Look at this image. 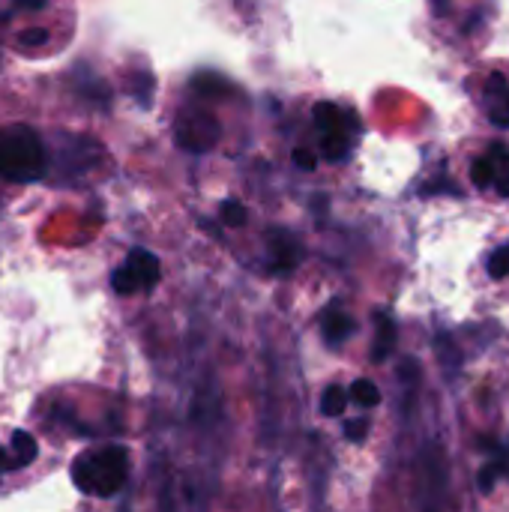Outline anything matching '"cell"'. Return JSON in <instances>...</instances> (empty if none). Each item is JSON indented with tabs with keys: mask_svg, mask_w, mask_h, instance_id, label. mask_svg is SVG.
Wrapping results in <instances>:
<instances>
[{
	"mask_svg": "<svg viewBox=\"0 0 509 512\" xmlns=\"http://www.w3.org/2000/svg\"><path fill=\"white\" fill-rule=\"evenodd\" d=\"M492 159L489 156H483V159H477L474 165H471V180L480 186V189H486V186H492Z\"/></svg>",
	"mask_w": 509,
	"mask_h": 512,
	"instance_id": "cell-14",
	"label": "cell"
},
{
	"mask_svg": "<svg viewBox=\"0 0 509 512\" xmlns=\"http://www.w3.org/2000/svg\"><path fill=\"white\" fill-rule=\"evenodd\" d=\"M366 432H369V423H366V420H354V423L345 426V435H348L351 441H363Z\"/></svg>",
	"mask_w": 509,
	"mask_h": 512,
	"instance_id": "cell-17",
	"label": "cell"
},
{
	"mask_svg": "<svg viewBox=\"0 0 509 512\" xmlns=\"http://www.w3.org/2000/svg\"><path fill=\"white\" fill-rule=\"evenodd\" d=\"M9 471H18V468H27V465H33L36 462V441H33V435H27V432H15L12 435V441H9Z\"/></svg>",
	"mask_w": 509,
	"mask_h": 512,
	"instance_id": "cell-7",
	"label": "cell"
},
{
	"mask_svg": "<svg viewBox=\"0 0 509 512\" xmlns=\"http://www.w3.org/2000/svg\"><path fill=\"white\" fill-rule=\"evenodd\" d=\"M504 90H507V75H504V72H495V75L489 78V93H492V96H504Z\"/></svg>",
	"mask_w": 509,
	"mask_h": 512,
	"instance_id": "cell-19",
	"label": "cell"
},
{
	"mask_svg": "<svg viewBox=\"0 0 509 512\" xmlns=\"http://www.w3.org/2000/svg\"><path fill=\"white\" fill-rule=\"evenodd\" d=\"M45 39H48L45 30H27V33H21V45H24V48H27V45H30V48H33V45H42Z\"/></svg>",
	"mask_w": 509,
	"mask_h": 512,
	"instance_id": "cell-18",
	"label": "cell"
},
{
	"mask_svg": "<svg viewBox=\"0 0 509 512\" xmlns=\"http://www.w3.org/2000/svg\"><path fill=\"white\" fill-rule=\"evenodd\" d=\"M45 174V150L30 126L0 129V177L12 183H33Z\"/></svg>",
	"mask_w": 509,
	"mask_h": 512,
	"instance_id": "cell-1",
	"label": "cell"
},
{
	"mask_svg": "<svg viewBox=\"0 0 509 512\" xmlns=\"http://www.w3.org/2000/svg\"><path fill=\"white\" fill-rule=\"evenodd\" d=\"M222 222H225L228 228H240V225L246 222V207L237 204V201H225V204H222Z\"/></svg>",
	"mask_w": 509,
	"mask_h": 512,
	"instance_id": "cell-15",
	"label": "cell"
},
{
	"mask_svg": "<svg viewBox=\"0 0 509 512\" xmlns=\"http://www.w3.org/2000/svg\"><path fill=\"white\" fill-rule=\"evenodd\" d=\"M504 474V462H489L483 471H480V477H477V486H480V492L483 495H489L492 489H495V483H498V477Z\"/></svg>",
	"mask_w": 509,
	"mask_h": 512,
	"instance_id": "cell-13",
	"label": "cell"
},
{
	"mask_svg": "<svg viewBox=\"0 0 509 512\" xmlns=\"http://www.w3.org/2000/svg\"><path fill=\"white\" fill-rule=\"evenodd\" d=\"M3 471H9V453L0 447V474H3Z\"/></svg>",
	"mask_w": 509,
	"mask_h": 512,
	"instance_id": "cell-23",
	"label": "cell"
},
{
	"mask_svg": "<svg viewBox=\"0 0 509 512\" xmlns=\"http://www.w3.org/2000/svg\"><path fill=\"white\" fill-rule=\"evenodd\" d=\"M294 159H297V165H300V168H306V171H312V168L318 165L315 153H309V150H297V153H294Z\"/></svg>",
	"mask_w": 509,
	"mask_h": 512,
	"instance_id": "cell-20",
	"label": "cell"
},
{
	"mask_svg": "<svg viewBox=\"0 0 509 512\" xmlns=\"http://www.w3.org/2000/svg\"><path fill=\"white\" fill-rule=\"evenodd\" d=\"M354 330H357V324H354L351 315H345V312H339V309H333V312L324 315V339H327L330 345H342Z\"/></svg>",
	"mask_w": 509,
	"mask_h": 512,
	"instance_id": "cell-8",
	"label": "cell"
},
{
	"mask_svg": "<svg viewBox=\"0 0 509 512\" xmlns=\"http://www.w3.org/2000/svg\"><path fill=\"white\" fill-rule=\"evenodd\" d=\"M15 6H18V9H30V12H36V9H45V6H48V0H15Z\"/></svg>",
	"mask_w": 509,
	"mask_h": 512,
	"instance_id": "cell-22",
	"label": "cell"
},
{
	"mask_svg": "<svg viewBox=\"0 0 509 512\" xmlns=\"http://www.w3.org/2000/svg\"><path fill=\"white\" fill-rule=\"evenodd\" d=\"M267 249H270V267L276 273H291L303 261V246L291 231H282V228L270 231L267 234Z\"/></svg>",
	"mask_w": 509,
	"mask_h": 512,
	"instance_id": "cell-6",
	"label": "cell"
},
{
	"mask_svg": "<svg viewBox=\"0 0 509 512\" xmlns=\"http://www.w3.org/2000/svg\"><path fill=\"white\" fill-rule=\"evenodd\" d=\"M129 474V456L120 447H108L99 453H84L75 468H72V480L81 492L87 495H99V498H111L117 489H123Z\"/></svg>",
	"mask_w": 509,
	"mask_h": 512,
	"instance_id": "cell-2",
	"label": "cell"
},
{
	"mask_svg": "<svg viewBox=\"0 0 509 512\" xmlns=\"http://www.w3.org/2000/svg\"><path fill=\"white\" fill-rule=\"evenodd\" d=\"M509 273V249H498L489 261V276L492 279H504Z\"/></svg>",
	"mask_w": 509,
	"mask_h": 512,
	"instance_id": "cell-16",
	"label": "cell"
},
{
	"mask_svg": "<svg viewBox=\"0 0 509 512\" xmlns=\"http://www.w3.org/2000/svg\"><path fill=\"white\" fill-rule=\"evenodd\" d=\"M504 99H507V105H504V108H492V120H495L498 126H504V129H507L509 126V90L504 93Z\"/></svg>",
	"mask_w": 509,
	"mask_h": 512,
	"instance_id": "cell-21",
	"label": "cell"
},
{
	"mask_svg": "<svg viewBox=\"0 0 509 512\" xmlns=\"http://www.w3.org/2000/svg\"><path fill=\"white\" fill-rule=\"evenodd\" d=\"M312 120H315V129L321 135V153H324V159H330V162L348 159L351 144H354L357 120L345 108H339L333 102H318L315 111H312Z\"/></svg>",
	"mask_w": 509,
	"mask_h": 512,
	"instance_id": "cell-3",
	"label": "cell"
},
{
	"mask_svg": "<svg viewBox=\"0 0 509 512\" xmlns=\"http://www.w3.org/2000/svg\"><path fill=\"white\" fill-rule=\"evenodd\" d=\"M489 159H492V186L498 189V195H504L509 198V150L507 147H495L492 153H489Z\"/></svg>",
	"mask_w": 509,
	"mask_h": 512,
	"instance_id": "cell-10",
	"label": "cell"
},
{
	"mask_svg": "<svg viewBox=\"0 0 509 512\" xmlns=\"http://www.w3.org/2000/svg\"><path fill=\"white\" fill-rule=\"evenodd\" d=\"M396 345V324L387 318V315H378V336H375V348H372V360L375 363H384L390 357Z\"/></svg>",
	"mask_w": 509,
	"mask_h": 512,
	"instance_id": "cell-9",
	"label": "cell"
},
{
	"mask_svg": "<svg viewBox=\"0 0 509 512\" xmlns=\"http://www.w3.org/2000/svg\"><path fill=\"white\" fill-rule=\"evenodd\" d=\"M174 135H177V144L189 153H207L216 147L219 135H222V126L219 120L204 111V108H183L177 123H174Z\"/></svg>",
	"mask_w": 509,
	"mask_h": 512,
	"instance_id": "cell-4",
	"label": "cell"
},
{
	"mask_svg": "<svg viewBox=\"0 0 509 512\" xmlns=\"http://www.w3.org/2000/svg\"><path fill=\"white\" fill-rule=\"evenodd\" d=\"M159 282V258L150 255L147 249H132L126 264L114 270L111 288L123 297H132L138 291H147Z\"/></svg>",
	"mask_w": 509,
	"mask_h": 512,
	"instance_id": "cell-5",
	"label": "cell"
},
{
	"mask_svg": "<svg viewBox=\"0 0 509 512\" xmlns=\"http://www.w3.org/2000/svg\"><path fill=\"white\" fill-rule=\"evenodd\" d=\"M348 399H351V402H357L360 408H375V405H381V390H378L372 381L360 378V381H354V384H351Z\"/></svg>",
	"mask_w": 509,
	"mask_h": 512,
	"instance_id": "cell-11",
	"label": "cell"
},
{
	"mask_svg": "<svg viewBox=\"0 0 509 512\" xmlns=\"http://www.w3.org/2000/svg\"><path fill=\"white\" fill-rule=\"evenodd\" d=\"M348 408V390L342 387H327V393L321 396V414L324 417H342Z\"/></svg>",
	"mask_w": 509,
	"mask_h": 512,
	"instance_id": "cell-12",
	"label": "cell"
}]
</instances>
